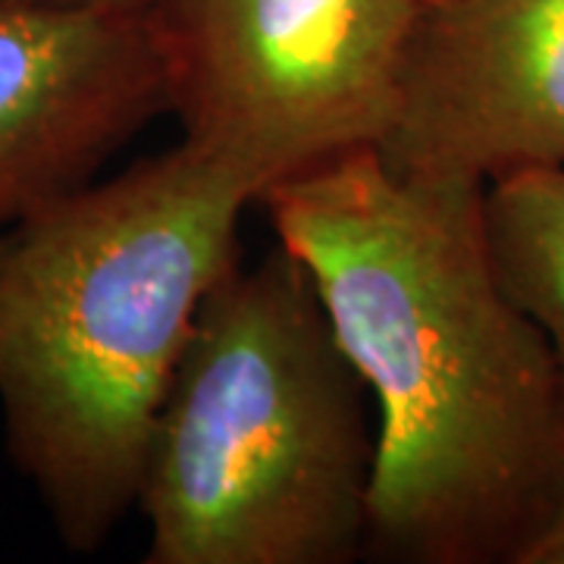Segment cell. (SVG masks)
I'll use <instances>...</instances> for the list:
<instances>
[{"instance_id": "obj_8", "label": "cell", "mask_w": 564, "mask_h": 564, "mask_svg": "<svg viewBox=\"0 0 564 564\" xmlns=\"http://www.w3.org/2000/svg\"><path fill=\"white\" fill-rule=\"evenodd\" d=\"M518 564H564V486L543 527L518 555Z\"/></svg>"}, {"instance_id": "obj_7", "label": "cell", "mask_w": 564, "mask_h": 564, "mask_svg": "<svg viewBox=\"0 0 564 564\" xmlns=\"http://www.w3.org/2000/svg\"><path fill=\"white\" fill-rule=\"evenodd\" d=\"M484 229L505 295L536 323L564 373V166L489 182Z\"/></svg>"}, {"instance_id": "obj_4", "label": "cell", "mask_w": 564, "mask_h": 564, "mask_svg": "<svg viewBox=\"0 0 564 564\" xmlns=\"http://www.w3.org/2000/svg\"><path fill=\"white\" fill-rule=\"evenodd\" d=\"M423 0H154L182 141L261 202L377 148Z\"/></svg>"}, {"instance_id": "obj_2", "label": "cell", "mask_w": 564, "mask_h": 564, "mask_svg": "<svg viewBox=\"0 0 564 564\" xmlns=\"http://www.w3.org/2000/svg\"><path fill=\"white\" fill-rule=\"evenodd\" d=\"M254 198L192 144L88 182L0 242V408L10 455L73 552L139 502L154 423Z\"/></svg>"}, {"instance_id": "obj_6", "label": "cell", "mask_w": 564, "mask_h": 564, "mask_svg": "<svg viewBox=\"0 0 564 564\" xmlns=\"http://www.w3.org/2000/svg\"><path fill=\"white\" fill-rule=\"evenodd\" d=\"M163 110L151 10L0 0V226L85 188Z\"/></svg>"}, {"instance_id": "obj_9", "label": "cell", "mask_w": 564, "mask_h": 564, "mask_svg": "<svg viewBox=\"0 0 564 564\" xmlns=\"http://www.w3.org/2000/svg\"><path fill=\"white\" fill-rule=\"evenodd\" d=\"M35 3H57V7H107V10H151L154 0H35Z\"/></svg>"}, {"instance_id": "obj_1", "label": "cell", "mask_w": 564, "mask_h": 564, "mask_svg": "<svg viewBox=\"0 0 564 564\" xmlns=\"http://www.w3.org/2000/svg\"><path fill=\"white\" fill-rule=\"evenodd\" d=\"M484 192L364 148L261 198L373 392L367 543L402 562L518 564L564 486V373L492 270Z\"/></svg>"}, {"instance_id": "obj_5", "label": "cell", "mask_w": 564, "mask_h": 564, "mask_svg": "<svg viewBox=\"0 0 564 564\" xmlns=\"http://www.w3.org/2000/svg\"><path fill=\"white\" fill-rule=\"evenodd\" d=\"M373 151L421 182L564 166V0H423Z\"/></svg>"}, {"instance_id": "obj_3", "label": "cell", "mask_w": 564, "mask_h": 564, "mask_svg": "<svg viewBox=\"0 0 564 564\" xmlns=\"http://www.w3.org/2000/svg\"><path fill=\"white\" fill-rule=\"evenodd\" d=\"M364 383L280 242L204 299L166 389L139 508L148 564H345L367 543Z\"/></svg>"}]
</instances>
